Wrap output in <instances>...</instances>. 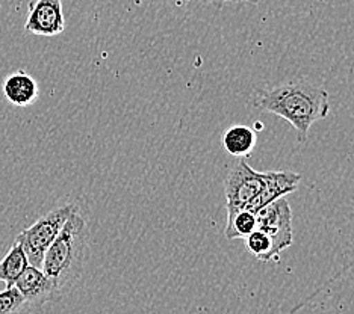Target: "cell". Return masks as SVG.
<instances>
[{
	"label": "cell",
	"instance_id": "cell-1",
	"mask_svg": "<svg viewBox=\"0 0 354 314\" xmlns=\"http://www.w3.org/2000/svg\"><path fill=\"white\" fill-rule=\"evenodd\" d=\"M254 106L283 118L297 132V141L308 142L310 127L330 114L328 92L306 79L279 84L254 94Z\"/></svg>",
	"mask_w": 354,
	"mask_h": 314
},
{
	"label": "cell",
	"instance_id": "cell-2",
	"mask_svg": "<svg viewBox=\"0 0 354 314\" xmlns=\"http://www.w3.org/2000/svg\"><path fill=\"white\" fill-rule=\"evenodd\" d=\"M300 181L301 175L297 173H259L244 159H239L224 181L227 210H250L256 213L272 201L297 190Z\"/></svg>",
	"mask_w": 354,
	"mask_h": 314
},
{
	"label": "cell",
	"instance_id": "cell-3",
	"mask_svg": "<svg viewBox=\"0 0 354 314\" xmlns=\"http://www.w3.org/2000/svg\"><path fill=\"white\" fill-rule=\"evenodd\" d=\"M90 255V230L79 208L71 213L58 237L44 254L41 269L52 279L58 295L82 273Z\"/></svg>",
	"mask_w": 354,
	"mask_h": 314
},
{
	"label": "cell",
	"instance_id": "cell-4",
	"mask_svg": "<svg viewBox=\"0 0 354 314\" xmlns=\"http://www.w3.org/2000/svg\"><path fill=\"white\" fill-rule=\"evenodd\" d=\"M76 208L77 206L75 204L56 207L52 212L37 219L30 227L19 233L17 237H15V244H19L23 248L30 266L41 268L47 249L58 237L62 227Z\"/></svg>",
	"mask_w": 354,
	"mask_h": 314
},
{
	"label": "cell",
	"instance_id": "cell-5",
	"mask_svg": "<svg viewBox=\"0 0 354 314\" xmlns=\"http://www.w3.org/2000/svg\"><path fill=\"white\" fill-rule=\"evenodd\" d=\"M257 230L263 231L271 240L272 259L294 244L292 210L288 199L281 197L256 212Z\"/></svg>",
	"mask_w": 354,
	"mask_h": 314
},
{
	"label": "cell",
	"instance_id": "cell-6",
	"mask_svg": "<svg viewBox=\"0 0 354 314\" xmlns=\"http://www.w3.org/2000/svg\"><path fill=\"white\" fill-rule=\"evenodd\" d=\"M66 29L62 0H30L29 15L25 24L28 34L56 37Z\"/></svg>",
	"mask_w": 354,
	"mask_h": 314
},
{
	"label": "cell",
	"instance_id": "cell-7",
	"mask_svg": "<svg viewBox=\"0 0 354 314\" xmlns=\"http://www.w3.org/2000/svg\"><path fill=\"white\" fill-rule=\"evenodd\" d=\"M14 287L19 290L25 302L30 305H41L53 300L55 296H58L55 284L43 272V269L30 264L15 281Z\"/></svg>",
	"mask_w": 354,
	"mask_h": 314
},
{
	"label": "cell",
	"instance_id": "cell-8",
	"mask_svg": "<svg viewBox=\"0 0 354 314\" xmlns=\"http://www.w3.org/2000/svg\"><path fill=\"white\" fill-rule=\"evenodd\" d=\"M3 94L14 106L26 108L38 100L39 88L34 77H30L25 70H19L5 79Z\"/></svg>",
	"mask_w": 354,
	"mask_h": 314
},
{
	"label": "cell",
	"instance_id": "cell-9",
	"mask_svg": "<svg viewBox=\"0 0 354 314\" xmlns=\"http://www.w3.org/2000/svg\"><path fill=\"white\" fill-rule=\"evenodd\" d=\"M223 147L233 157H248L256 147V133L247 126H233L223 136Z\"/></svg>",
	"mask_w": 354,
	"mask_h": 314
},
{
	"label": "cell",
	"instance_id": "cell-10",
	"mask_svg": "<svg viewBox=\"0 0 354 314\" xmlns=\"http://www.w3.org/2000/svg\"><path fill=\"white\" fill-rule=\"evenodd\" d=\"M28 266L29 262L25 251H23V248L19 244L14 242L12 248L8 251L5 259L0 262V283H5L6 288L14 287L15 281L19 279Z\"/></svg>",
	"mask_w": 354,
	"mask_h": 314
},
{
	"label": "cell",
	"instance_id": "cell-11",
	"mask_svg": "<svg viewBox=\"0 0 354 314\" xmlns=\"http://www.w3.org/2000/svg\"><path fill=\"white\" fill-rule=\"evenodd\" d=\"M257 228L256 213L250 210H227V224L224 236L229 240L245 239Z\"/></svg>",
	"mask_w": 354,
	"mask_h": 314
},
{
	"label": "cell",
	"instance_id": "cell-12",
	"mask_svg": "<svg viewBox=\"0 0 354 314\" xmlns=\"http://www.w3.org/2000/svg\"><path fill=\"white\" fill-rule=\"evenodd\" d=\"M245 246L257 260L267 263L272 260V245L270 237L261 230H254L252 235H248L245 239Z\"/></svg>",
	"mask_w": 354,
	"mask_h": 314
},
{
	"label": "cell",
	"instance_id": "cell-13",
	"mask_svg": "<svg viewBox=\"0 0 354 314\" xmlns=\"http://www.w3.org/2000/svg\"><path fill=\"white\" fill-rule=\"evenodd\" d=\"M25 304V300L15 287L0 292V314H20Z\"/></svg>",
	"mask_w": 354,
	"mask_h": 314
},
{
	"label": "cell",
	"instance_id": "cell-14",
	"mask_svg": "<svg viewBox=\"0 0 354 314\" xmlns=\"http://www.w3.org/2000/svg\"><path fill=\"white\" fill-rule=\"evenodd\" d=\"M202 2L212 3V5H216V6H223L224 3H238V2H250V3H257V2H261V0H202Z\"/></svg>",
	"mask_w": 354,
	"mask_h": 314
}]
</instances>
